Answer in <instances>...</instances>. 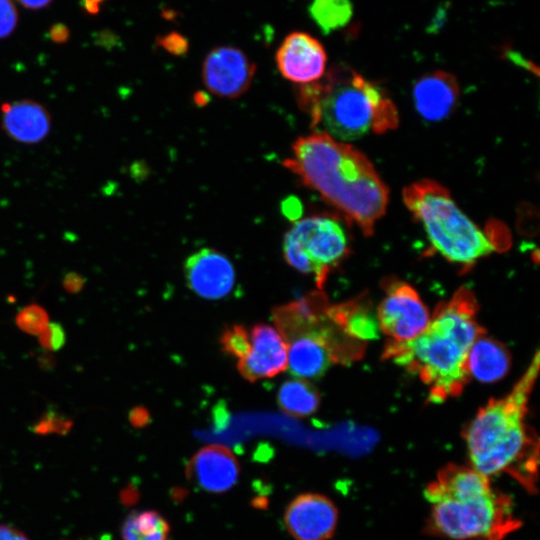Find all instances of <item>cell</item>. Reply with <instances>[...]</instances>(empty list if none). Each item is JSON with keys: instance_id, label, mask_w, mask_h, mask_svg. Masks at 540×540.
<instances>
[{"instance_id": "obj_1", "label": "cell", "mask_w": 540, "mask_h": 540, "mask_svg": "<svg viewBox=\"0 0 540 540\" xmlns=\"http://www.w3.org/2000/svg\"><path fill=\"white\" fill-rule=\"evenodd\" d=\"M308 188L366 236L388 205V188L370 160L352 145L324 133L299 137L283 161Z\"/></svg>"}, {"instance_id": "obj_2", "label": "cell", "mask_w": 540, "mask_h": 540, "mask_svg": "<svg viewBox=\"0 0 540 540\" xmlns=\"http://www.w3.org/2000/svg\"><path fill=\"white\" fill-rule=\"evenodd\" d=\"M473 293L461 287L440 304L426 329L406 342L389 341L383 358L417 374L429 388V401L458 396L468 382L467 355L483 335Z\"/></svg>"}, {"instance_id": "obj_3", "label": "cell", "mask_w": 540, "mask_h": 540, "mask_svg": "<svg viewBox=\"0 0 540 540\" xmlns=\"http://www.w3.org/2000/svg\"><path fill=\"white\" fill-rule=\"evenodd\" d=\"M538 369L537 351L513 389L491 399L464 431L469 466L489 478L507 474L532 494L537 492L539 444L525 417Z\"/></svg>"}, {"instance_id": "obj_4", "label": "cell", "mask_w": 540, "mask_h": 540, "mask_svg": "<svg viewBox=\"0 0 540 540\" xmlns=\"http://www.w3.org/2000/svg\"><path fill=\"white\" fill-rule=\"evenodd\" d=\"M431 504L425 531L449 540H503L522 522L511 498L471 466L448 464L424 489Z\"/></svg>"}, {"instance_id": "obj_5", "label": "cell", "mask_w": 540, "mask_h": 540, "mask_svg": "<svg viewBox=\"0 0 540 540\" xmlns=\"http://www.w3.org/2000/svg\"><path fill=\"white\" fill-rule=\"evenodd\" d=\"M297 101L314 132L343 142L388 132L399 122L397 108L382 88L344 64L318 81L298 85Z\"/></svg>"}, {"instance_id": "obj_6", "label": "cell", "mask_w": 540, "mask_h": 540, "mask_svg": "<svg viewBox=\"0 0 540 540\" xmlns=\"http://www.w3.org/2000/svg\"><path fill=\"white\" fill-rule=\"evenodd\" d=\"M403 201L435 252L464 268L498 250V242L475 224L440 183L423 179L403 189Z\"/></svg>"}, {"instance_id": "obj_7", "label": "cell", "mask_w": 540, "mask_h": 540, "mask_svg": "<svg viewBox=\"0 0 540 540\" xmlns=\"http://www.w3.org/2000/svg\"><path fill=\"white\" fill-rule=\"evenodd\" d=\"M349 253V241L338 217L312 215L298 219L287 231L283 254L287 263L304 274L315 277L322 287L329 273Z\"/></svg>"}, {"instance_id": "obj_8", "label": "cell", "mask_w": 540, "mask_h": 540, "mask_svg": "<svg viewBox=\"0 0 540 540\" xmlns=\"http://www.w3.org/2000/svg\"><path fill=\"white\" fill-rule=\"evenodd\" d=\"M376 315L380 330L392 342L414 339L426 329L431 319L417 291L398 280L386 283V293Z\"/></svg>"}, {"instance_id": "obj_9", "label": "cell", "mask_w": 540, "mask_h": 540, "mask_svg": "<svg viewBox=\"0 0 540 540\" xmlns=\"http://www.w3.org/2000/svg\"><path fill=\"white\" fill-rule=\"evenodd\" d=\"M255 72V63L241 49L217 46L205 56L201 76L209 92L235 99L249 89Z\"/></svg>"}, {"instance_id": "obj_10", "label": "cell", "mask_w": 540, "mask_h": 540, "mask_svg": "<svg viewBox=\"0 0 540 540\" xmlns=\"http://www.w3.org/2000/svg\"><path fill=\"white\" fill-rule=\"evenodd\" d=\"M281 75L303 85L318 81L325 74L327 54L322 43L305 32L288 34L275 56Z\"/></svg>"}, {"instance_id": "obj_11", "label": "cell", "mask_w": 540, "mask_h": 540, "mask_svg": "<svg viewBox=\"0 0 540 540\" xmlns=\"http://www.w3.org/2000/svg\"><path fill=\"white\" fill-rule=\"evenodd\" d=\"M284 523L296 540H328L338 524V509L325 495L304 493L290 502Z\"/></svg>"}, {"instance_id": "obj_12", "label": "cell", "mask_w": 540, "mask_h": 540, "mask_svg": "<svg viewBox=\"0 0 540 540\" xmlns=\"http://www.w3.org/2000/svg\"><path fill=\"white\" fill-rule=\"evenodd\" d=\"M184 272L189 288L205 299L217 300L225 297L235 283V271L231 261L211 248H203L189 256Z\"/></svg>"}, {"instance_id": "obj_13", "label": "cell", "mask_w": 540, "mask_h": 540, "mask_svg": "<svg viewBox=\"0 0 540 540\" xmlns=\"http://www.w3.org/2000/svg\"><path fill=\"white\" fill-rule=\"evenodd\" d=\"M237 368L251 382L283 372L287 368V343L281 333L270 325H255L249 353L238 360Z\"/></svg>"}, {"instance_id": "obj_14", "label": "cell", "mask_w": 540, "mask_h": 540, "mask_svg": "<svg viewBox=\"0 0 540 540\" xmlns=\"http://www.w3.org/2000/svg\"><path fill=\"white\" fill-rule=\"evenodd\" d=\"M186 472L187 477L201 489L211 493H223L236 484L240 466L230 449L211 444L193 455Z\"/></svg>"}, {"instance_id": "obj_15", "label": "cell", "mask_w": 540, "mask_h": 540, "mask_svg": "<svg viewBox=\"0 0 540 540\" xmlns=\"http://www.w3.org/2000/svg\"><path fill=\"white\" fill-rule=\"evenodd\" d=\"M1 127L12 140L22 144H37L51 130L48 110L32 99L3 102L0 106Z\"/></svg>"}, {"instance_id": "obj_16", "label": "cell", "mask_w": 540, "mask_h": 540, "mask_svg": "<svg viewBox=\"0 0 540 540\" xmlns=\"http://www.w3.org/2000/svg\"><path fill=\"white\" fill-rule=\"evenodd\" d=\"M459 85L454 75L437 70L423 75L413 87V100L418 113L428 121L449 116L459 98Z\"/></svg>"}, {"instance_id": "obj_17", "label": "cell", "mask_w": 540, "mask_h": 540, "mask_svg": "<svg viewBox=\"0 0 540 540\" xmlns=\"http://www.w3.org/2000/svg\"><path fill=\"white\" fill-rule=\"evenodd\" d=\"M327 318L347 337L364 342L379 338L377 315L365 300H352L325 310Z\"/></svg>"}, {"instance_id": "obj_18", "label": "cell", "mask_w": 540, "mask_h": 540, "mask_svg": "<svg viewBox=\"0 0 540 540\" xmlns=\"http://www.w3.org/2000/svg\"><path fill=\"white\" fill-rule=\"evenodd\" d=\"M466 366L469 376L481 382H494L508 372L510 356L501 343L482 335L469 349Z\"/></svg>"}, {"instance_id": "obj_19", "label": "cell", "mask_w": 540, "mask_h": 540, "mask_svg": "<svg viewBox=\"0 0 540 540\" xmlns=\"http://www.w3.org/2000/svg\"><path fill=\"white\" fill-rule=\"evenodd\" d=\"M277 402L285 413L304 417L317 410L320 397L313 385L304 379L297 378L287 380L280 386Z\"/></svg>"}, {"instance_id": "obj_20", "label": "cell", "mask_w": 540, "mask_h": 540, "mask_svg": "<svg viewBox=\"0 0 540 540\" xmlns=\"http://www.w3.org/2000/svg\"><path fill=\"white\" fill-rule=\"evenodd\" d=\"M170 527L156 511L132 512L122 527L123 540H168Z\"/></svg>"}, {"instance_id": "obj_21", "label": "cell", "mask_w": 540, "mask_h": 540, "mask_svg": "<svg viewBox=\"0 0 540 540\" xmlns=\"http://www.w3.org/2000/svg\"><path fill=\"white\" fill-rule=\"evenodd\" d=\"M308 12L321 32L328 35L349 22L353 7L351 0H313Z\"/></svg>"}, {"instance_id": "obj_22", "label": "cell", "mask_w": 540, "mask_h": 540, "mask_svg": "<svg viewBox=\"0 0 540 540\" xmlns=\"http://www.w3.org/2000/svg\"><path fill=\"white\" fill-rule=\"evenodd\" d=\"M223 350L238 360L245 357L250 350V334L240 325H234L224 331L221 336Z\"/></svg>"}, {"instance_id": "obj_23", "label": "cell", "mask_w": 540, "mask_h": 540, "mask_svg": "<svg viewBox=\"0 0 540 540\" xmlns=\"http://www.w3.org/2000/svg\"><path fill=\"white\" fill-rule=\"evenodd\" d=\"M18 326L30 334H40L49 324L45 310L39 306L24 308L17 316Z\"/></svg>"}, {"instance_id": "obj_24", "label": "cell", "mask_w": 540, "mask_h": 540, "mask_svg": "<svg viewBox=\"0 0 540 540\" xmlns=\"http://www.w3.org/2000/svg\"><path fill=\"white\" fill-rule=\"evenodd\" d=\"M18 23V12L12 0H0V39L8 37Z\"/></svg>"}, {"instance_id": "obj_25", "label": "cell", "mask_w": 540, "mask_h": 540, "mask_svg": "<svg viewBox=\"0 0 540 540\" xmlns=\"http://www.w3.org/2000/svg\"><path fill=\"white\" fill-rule=\"evenodd\" d=\"M156 44L167 52L177 56L186 54L189 49L187 38L176 31L157 37Z\"/></svg>"}, {"instance_id": "obj_26", "label": "cell", "mask_w": 540, "mask_h": 540, "mask_svg": "<svg viewBox=\"0 0 540 540\" xmlns=\"http://www.w3.org/2000/svg\"><path fill=\"white\" fill-rule=\"evenodd\" d=\"M39 335L42 345L49 349H57L64 342V332L56 324H48Z\"/></svg>"}, {"instance_id": "obj_27", "label": "cell", "mask_w": 540, "mask_h": 540, "mask_svg": "<svg viewBox=\"0 0 540 540\" xmlns=\"http://www.w3.org/2000/svg\"><path fill=\"white\" fill-rule=\"evenodd\" d=\"M49 36L53 42L62 44L68 41L70 32L67 26L57 23L51 27Z\"/></svg>"}, {"instance_id": "obj_28", "label": "cell", "mask_w": 540, "mask_h": 540, "mask_svg": "<svg viewBox=\"0 0 540 540\" xmlns=\"http://www.w3.org/2000/svg\"><path fill=\"white\" fill-rule=\"evenodd\" d=\"M301 204L295 198H289L283 203V213L290 219L296 221L301 216Z\"/></svg>"}, {"instance_id": "obj_29", "label": "cell", "mask_w": 540, "mask_h": 540, "mask_svg": "<svg viewBox=\"0 0 540 540\" xmlns=\"http://www.w3.org/2000/svg\"><path fill=\"white\" fill-rule=\"evenodd\" d=\"M0 540H29V538L19 529L1 524Z\"/></svg>"}, {"instance_id": "obj_30", "label": "cell", "mask_w": 540, "mask_h": 540, "mask_svg": "<svg viewBox=\"0 0 540 540\" xmlns=\"http://www.w3.org/2000/svg\"><path fill=\"white\" fill-rule=\"evenodd\" d=\"M23 7L30 10L46 8L53 0H17Z\"/></svg>"}, {"instance_id": "obj_31", "label": "cell", "mask_w": 540, "mask_h": 540, "mask_svg": "<svg viewBox=\"0 0 540 540\" xmlns=\"http://www.w3.org/2000/svg\"><path fill=\"white\" fill-rule=\"evenodd\" d=\"M104 1L105 0H82L81 5L86 13L93 15L99 12L100 6Z\"/></svg>"}]
</instances>
